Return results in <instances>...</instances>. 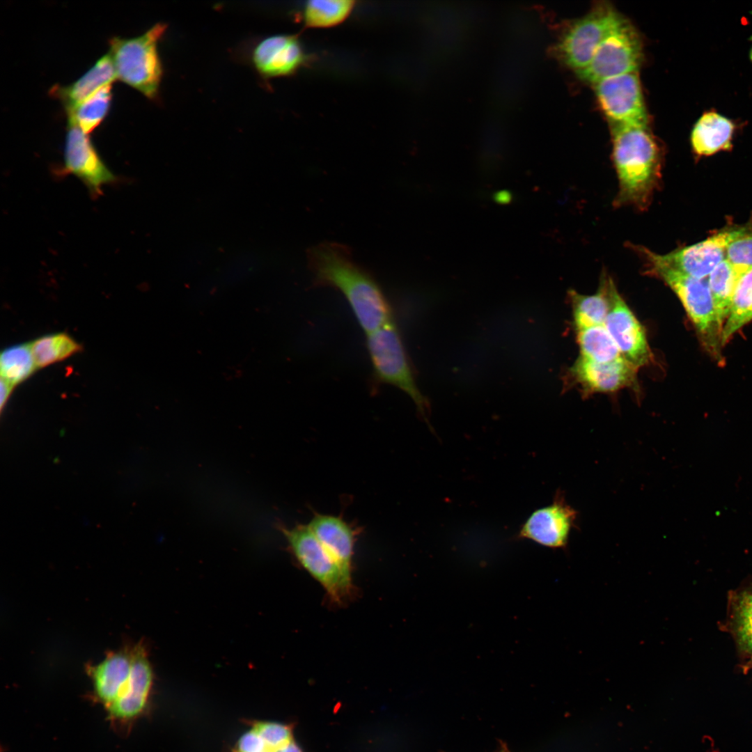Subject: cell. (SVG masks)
Returning <instances> with one entry per match:
<instances>
[{
    "instance_id": "25",
    "label": "cell",
    "mask_w": 752,
    "mask_h": 752,
    "mask_svg": "<svg viewBox=\"0 0 752 752\" xmlns=\"http://www.w3.org/2000/svg\"><path fill=\"white\" fill-rule=\"evenodd\" d=\"M577 341L579 357L586 359L605 363L622 358L604 325L578 329Z\"/></svg>"
},
{
    "instance_id": "20",
    "label": "cell",
    "mask_w": 752,
    "mask_h": 752,
    "mask_svg": "<svg viewBox=\"0 0 752 752\" xmlns=\"http://www.w3.org/2000/svg\"><path fill=\"white\" fill-rule=\"evenodd\" d=\"M737 127L735 121L713 109L705 111L691 132L693 151L697 156H710L731 150Z\"/></svg>"
},
{
    "instance_id": "31",
    "label": "cell",
    "mask_w": 752,
    "mask_h": 752,
    "mask_svg": "<svg viewBox=\"0 0 752 752\" xmlns=\"http://www.w3.org/2000/svg\"><path fill=\"white\" fill-rule=\"evenodd\" d=\"M737 634L741 644L752 655V590L743 593L736 607Z\"/></svg>"
},
{
    "instance_id": "15",
    "label": "cell",
    "mask_w": 752,
    "mask_h": 752,
    "mask_svg": "<svg viewBox=\"0 0 752 752\" xmlns=\"http://www.w3.org/2000/svg\"><path fill=\"white\" fill-rule=\"evenodd\" d=\"M251 61L258 74L269 79L294 74L306 62V55L296 36L274 35L255 46Z\"/></svg>"
},
{
    "instance_id": "30",
    "label": "cell",
    "mask_w": 752,
    "mask_h": 752,
    "mask_svg": "<svg viewBox=\"0 0 752 752\" xmlns=\"http://www.w3.org/2000/svg\"><path fill=\"white\" fill-rule=\"evenodd\" d=\"M725 259L740 276L752 269L751 228L728 244Z\"/></svg>"
},
{
    "instance_id": "13",
    "label": "cell",
    "mask_w": 752,
    "mask_h": 752,
    "mask_svg": "<svg viewBox=\"0 0 752 752\" xmlns=\"http://www.w3.org/2000/svg\"><path fill=\"white\" fill-rule=\"evenodd\" d=\"M132 648V664L129 679L116 699L106 708L113 721L127 723L144 713L150 696L153 672L145 646Z\"/></svg>"
},
{
    "instance_id": "23",
    "label": "cell",
    "mask_w": 752,
    "mask_h": 752,
    "mask_svg": "<svg viewBox=\"0 0 752 752\" xmlns=\"http://www.w3.org/2000/svg\"><path fill=\"white\" fill-rule=\"evenodd\" d=\"M751 320L752 269L741 275L737 283L729 314L722 330L721 346Z\"/></svg>"
},
{
    "instance_id": "9",
    "label": "cell",
    "mask_w": 752,
    "mask_h": 752,
    "mask_svg": "<svg viewBox=\"0 0 752 752\" xmlns=\"http://www.w3.org/2000/svg\"><path fill=\"white\" fill-rule=\"evenodd\" d=\"M617 14L611 6L602 4L572 23L557 45L563 63L576 72L585 68Z\"/></svg>"
},
{
    "instance_id": "22",
    "label": "cell",
    "mask_w": 752,
    "mask_h": 752,
    "mask_svg": "<svg viewBox=\"0 0 752 752\" xmlns=\"http://www.w3.org/2000/svg\"><path fill=\"white\" fill-rule=\"evenodd\" d=\"M611 278L603 276L598 291L590 295L570 292L574 322L577 330L604 325L610 308L609 285Z\"/></svg>"
},
{
    "instance_id": "26",
    "label": "cell",
    "mask_w": 752,
    "mask_h": 752,
    "mask_svg": "<svg viewBox=\"0 0 752 752\" xmlns=\"http://www.w3.org/2000/svg\"><path fill=\"white\" fill-rule=\"evenodd\" d=\"M111 84L105 86L77 104L67 110L71 119L86 134L92 132L107 116L111 106Z\"/></svg>"
},
{
    "instance_id": "11",
    "label": "cell",
    "mask_w": 752,
    "mask_h": 752,
    "mask_svg": "<svg viewBox=\"0 0 752 752\" xmlns=\"http://www.w3.org/2000/svg\"><path fill=\"white\" fill-rule=\"evenodd\" d=\"M61 175L72 174L86 186L91 195L102 194V187L116 181V176L101 159L88 134L68 119Z\"/></svg>"
},
{
    "instance_id": "7",
    "label": "cell",
    "mask_w": 752,
    "mask_h": 752,
    "mask_svg": "<svg viewBox=\"0 0 752 752\" xmlns=\"http://www.w3.org/2000/svg\"><path fill=\"white\" fill-rule=\"evenodd\" d=\"M748 225L723 229L696 244L660 255L648 249L631 244L643 260H648L699 279H707L726 258L728 244L749 229Z\"/></svg>"
},
{
    "instance_id": "6",
    "label": "cell",
    "mask_w": 752,
    "mask_h": 752,
    "mask_svg": "<svg viewBox=\"0 0 752 752\" xmlns=\"http://www.w3.org/2000/svg\"><path fill=\"white\" fill-rule=\"evenodd\" d=\"M642 56L639 33L627 19L618 13L589 64L577 73L581 79L594 84L638 71Z\"/></svg>"
},
{
    "instance_id": "17",
    "label": "cell",
    "mask_w": 752,
    "mask_h": 752,
    "mask_svg": "<svg viewBox=\"0 0 752 752\" xmlns=\"http://www.w3.org/2000/svg\"><path fill=\"white\" fill-rule=\"evenodd\" d=\"M308 525L345 577L352 580L355 542V531L352 526L340 517L322 514L315 515Z\"/></svg>"
},
{
    "instance_id": "24",
    "label": "cell",
    "mask_w": 752,
    "mask_h": 752,
    "mask_svg": "<svg viewBox=\"0 0 752 752\" xmlns=\"http://www.w3.org/2000/svg\"><path fill=\"white\" fill-rule=\"evenodd\" d=\"M739 277L740 275L724 259L707 278L718 322L722 330L729 314L733 294Z\"/></svg>"
},
{
    "instance_id": "34",
    "label": "cell",
    "mask_w": 752,
    "mask_h": 752,
    "mask_svg": "<svg viewBox=\"0 0 752 752\" xmlns=\"http://www.w3.org/2000/svg\"><path fill=\"white\" fill-rule=\"evenodd\" d=\"M749 58H750V60L752 62V47L751 48L750 52H749Z\"/></svg>"
},
{
    "instance_id": "2",
    "label": "cell",
    "mask_w": 752,
    "mask_h": 752,
    "mask_svg": "<svg viewBox=\"0 0 752 752\" xmlns=\"http://www.w3.org/2000/svg\"><path fill=\"white\" fill-rule=\"evenodd\" d=\"M612 159L618 179L613 205L645 211L660 185L662 150L647 126L612 129Z\"/></svg>"
},
{
    "instance_id": "1",
    "label": "cell",
    "mask_w": 752,
    "mask_h": 752,
    "mask_svg": "<svg viewBox=\"0 0 752 752\" xmlns=\"http://www.w3.org/2000/svg\"><path fill=\"white\" fill-rule=\"evenodd\" d=\"M313 285L338 290L367 334L393 320L391 306L373 275L354 260L350 248L323 242L306 251Z\"/></svg>"
},
{
    "instance_id": "5",
    "label": "cell",
    "mask_w": 752,
    "mask_h": 752,
    "mask_svg": "<svg viewBox=\"0 0 752 752\" xmlns=\"http://www.w3.org/2000/svg\"><path fill=\"white\" fill-rule=\"evenodd\" d=\"M645 272L664 282L677 295L694 324L703 345L719 357L721 333L707 279L691 277L650 261Z\"/></svg>"
},
{
    "instance_id": "19",
    "label": "cell",
    "mask_w": 752,
    "mask_h": 752,
    "mask_svg": "<svg viewBox=\"0 0 752 752\" xmlns=\"http://www.w3.org/2000/svg\"><path fill=\"white\" fill-rule=\"evenodd\" d=\"M233 752H304L289 724L253 721L237 739Z\"/></svg>"
},
{
    "instance_id": "4",
    "label": "cell",
    "mask_w": 752,
    "mask_h": 752,
    "mask_svg": "<svg viewBox=\"0 0 752 752\" xmlns=\"http://www.w3.org/2000/svg\"><path fill=\"white\" fill-rule=\"evenodd\" d=\"M375 384L393 385L404 391L428 422V401L418 388L399 330L394 320L366 334Z\"/></svg>"
},
{
    "instance_id": "27",
    "label": "cell",
    "mask_w": 752,
    "mask_h": 752,
    "mask_svg": "<svg viewBox=\"0 0 752 752\" xmlns=\"http://www.w3.org/2000/svg\"><path fill=\"white\" fill-rule=\"evenodd\" d=\"M30 345L37 368L63 361L82 349L81 345L64 333L43 336Z\"/></svg>"
},
{
    "instance_id": "29",
    "label": "cell",
    "mask_w": 752,
    "mask_h": 752,
    "mask_svg": "<svg viewBox=\"0 0 752 752\" xmlns=\"http://www.w3.org/2000/svg\"><path fill=\"white\" fill-rule=\"evenodd\" d=\"M36 369L30 343L10 347L1 354V378L13 386L28 379Z\"/></svg>"
},
{
    "instance_id": "32",
    "label": "cell",
    "mask_w": 752,
    "mask_h": 752,
    "mask_svg": "<svg viewBox=\"0 0 752 752\" xmlns=\"http://www.w3.org/2000/svg\"><path fill=\"white\" fill-rule=\"evenodd\" d=\"M1 409L2 410L15 388L12 384L1 378Z\"/></svg>"
},
{
    "instance_id": "3",
    "label": "cell",
    "mask_w": 752,
    "mask_h": 752,
    "mask_svg": "<svg viewBox=\"0 0 752 752\" xmlns=\"http://www.w3.org/2000/svg\"><path fill=\"white\" fill-rule=\"evenodd\" d=\"M166 29V24L159 22L139 36L114 37L109 40V53L117 79L150 100H155L159 94L163 67L158 44Z\"/></svg>"
},
{
    "instance_id": "12",
    "label": "cell",
    "mask_w": 752,
    "mask_h": 752,
    "mask_svg": "<svg viewBox=\"0 0 752 752\" xmlns=\"http://www.w3.org/2000/svg\"><path fill=\"white\" fill-rule=\"evenodd\" d=\"M609 293L610 308L604 327L622 357L637 369L650 363L652 358L645 331L620 295L612 279Z\"/></svg>"
},
{
    "instance_id": "18",
    "label": "cell",
    "mask_w": 752,
    "mask_h": 752,
    "mask_svg": "<svg viewBox=\"0 0 752 752\" xmlns=\"http://www.w3.org/2000/svg\"><path fill=\"white\" fill-rule=\"evenodd\" d=\"M132 648L109 653L101 661L88 667L95 697L106 708L118 697L131 673Z\"/></svg>"
},
{
    "instance_id": "10",
    "label": "cell",
    "mask_w": 752,
    "mask_h": 752,
    "mask_svg": "<svg viewBox=\"0 0 752 752\" xmlns=\"http://www.w3.org/2000/svg\"><path fill=\"white\" fill-rule=\"evenodd\" d=\"M593 86L601 109L613 126H647L638 71L605 79Z\"/></svg>"
},
{
    "instance_id": "28",
    "label": "cell",
    "mask_w": 752,
    "mask_h": 752,
    "mask_svg": "<svg viewBox=\"0 0 752 752\" xmlns=\"http://www.w3.org/2000/svg\"><path fill=\"white\" fill-rule=\"evenodd\" d=\"M355 1L350 0H311L304 9L305 25L312 28H327L344 22L350 15Z\"/></svg>"
},
{
    "instance_id": "8",
    "label": "cell",
    "mask_w": 752,
    "mask_h": 752,
    "mask_svg": "<svg viewBox=\"0 0 752 752\" xmlns=\"http://www.w3.org/2000/svg\"><path fill=\"white\" fill-rule=\"evenodd\" d=\"M290 550L301 566L324 588L336 603L343 602L352 591V580L317 538L308 524L280 528Z\"/></svg>"
},
{
    "instance_id": "14",
    "label": "cell",
    "mask_w": 752,
    "mask_h": 752,
    "mask_svg": "<svg viewBox=\"0 0 752 752\" xmlns=\"http://www.w3.org/2000/svg\"><path fill=\"white\" fill-rule=\"evenodd\" d=\"M577 519V512L558 495L554 503L534 511L522 525L519 537L550 548H563Z\"/></svg>"
},
{
    "instance_id": "21",
    "label": "cell",
    "mask_w": 752,
    "mask_h": 752,
    "mask_svg": "<svg viewBox=\"0 0 752 752\" xmlns=\"http://www.w3.org/2000/svg\"><path fill=\"white\" fill-rule=\"evenodd\" d=\"M116 79L114 65L111 55L108 53L74 83L65 86H53L50 89V95L60 100L67 111L76 107L101 88L111 84Z\"/></svg>"
},
{
    "instance_id": "16",
    "label": "cell",
    "mask_w": 752,
    "mask_h": 752,
    "mask_svg": "<svg viewBox=\"0 0 752 752\" xmlns=\"http://www.w3.org/2000/svg\"><path fill=\"white\" fill-rule=\"evenodd\" d=\"M636 368L623 358L605 363L579 357L570 368L575 382L588 393H609L634 384Z\"/></svg>"
},
{
    "instance_id": "33",
    "label": "cell",
    "mask_w": 752,
    "mask_h": 752,
    "mask_svg": "<svg viewBox=\"0 0 752 752\" xmlns=\"http://www.w3.org/2000/svg\"><path fill=\"white\" fill-rule=\"evenodd\" d=\"M494 200L501 204L508 203L512 200V194L509 191L501 190L493 195Z\"/></svg>"
}]
</instances>
